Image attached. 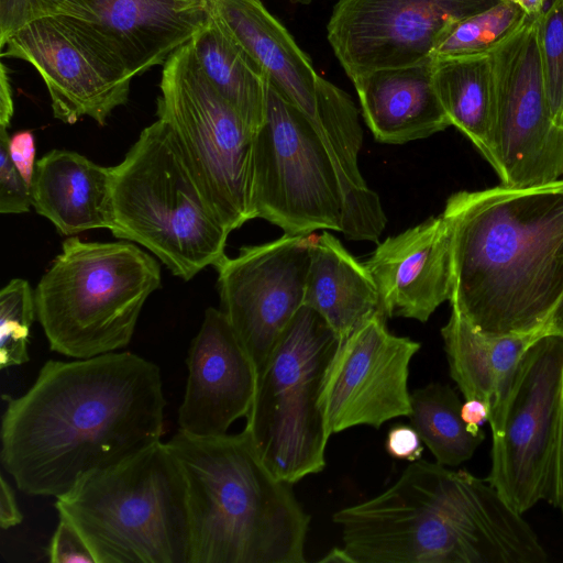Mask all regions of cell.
<instances>
[{"instance_id": "obj_40", "label": "cell", "mask_w": 563, "mask_h": 563, "mask_svg": "<svg viewBox=\"0 0 563 563\" xmlns=\"http://www.w3.org/2000/svg\"><path fill=\"white\" fill-rule=\"evenodd\" d=\"M529 19L539 18L545 10L549 0H512Z\"/></svg>"}, {"instance_id": "obj_27", "label": "cell", "mask_w": 563, "mask_h": 563, "mask_svg": "<svg viewBox=\"0 0 563 563\" xmlns=\"http://www.w3.org/2000/svg\"><path fill=\"white\" fill-rule=\"evenodd\" d=\"M411 426L437 463L457 466L470 460L485 439L463 421L462 402L445 384L431 383L410 393Z\"/></svg>"}, {"instance_id": "obj_6", "label": "cell", "mask_w": 563, "mask_h": 563, "mask_svg": "<svg viewBox=\"0 0 563 563\" xmlns=\"http://www.w3.org/2000/svg\"><path fill=\"white\" fill-rule=\"evenodd\" d=\"M114 238L136 242L189 280L224 255L230 232L192 175L170 126H146L111 167Z\"/></svg>"}, {"instance_id": "obj_7", "label": "cell", "mask_w": 563, "mask_h": 563, "mask_svg": "<svg viewBox=\"0 0 563 563\" xmlns=\"http://www.w3.org/2000/svg\"><path fill=\"white\" fill-rule=\"evenodd\" d=\"M161 279L157 261L133 243L67 238L34 289L49 349L70 358L122 350Z\"/></svg>"}, {"instance_id": "obj_26", "label": "cell", "mask_w": 563, "mask_h": 563, "mask_svg": "<svg viewBox=\"0 0 563 563\" xmlns=\"http://www.w3.org/2000/svg\"><path fill=\"white\" fill-rule=\"evenodd\" d=\"M190 43L208 81L255 132L266 112L268 81L262 69L214 14Z\"/></svg>"}, {"instance_id": "obj_42", "label": "cell", "mask_w": 563, "mask_h": 563, "mask_svg": "<svg viewBox=\"0 0 563 563\" xmlns=\"http://www.w3.org/2000/svg\"><path fill=\"white\" fill-rule=\"evenodd\" d=\"M322 563H355L354 559L344 547L331 549L323 558L319 560Z\"/></svg>"}, {"instance_id": "obj_15", "label": "cell", "mask_w": 563, "mask_h": 563, "mask_svg": "<svg viewBox=\"0 0 563 563\" xmlns=\"http://www.w3.org/2000/svg\"><path fill=\"white\" fill-rule=\"evenodd\" d=\"M501 0H339L327 25L335 57L352 80L358 75L431 58L452 22Z\"/></svg>"}, {"instance_id": "obj_36", "label": "cell", "mask_w": 563, "mask_h": 563, "mask_svg": "<svg viewBox=\"0 0 563 563\" xmlns=\"http://www.w3.org/2000/svg\"><path fill=\"white\" fill-rule=\"evenodd\" d=\"M23 516L19 509L14 493L5 478L0 481V527L3 530L20 525Z\"/></svg>"}, {"instance_id": "obj_24", "label": "cell", "mask_w": 563, "mask_h": 563, "mask_svg": "<svg viewBox=\"0 0 563 563\" xmlns=\"http://www.w3.org/2000/svg\"><path fill=\"white\" fill-rule=\"evenodd\" d=\"M303 306L318 312L340 340L379 309L374 279L331 233L312 234Z\"/></svg>"}, {"instance_id": "obj_35", "label": "cell", "mask_w": 563, "mask_h": 563, "mask_svg": "<svg viewBox=\"0 0 563 563\" xmlns=\"http://www.w3.org/2000/svg\"><path fill=\"white\" fill-rule=\"evenodd\" d=\"M9 153L12 162L19 169L27 185L32 184L35 169V136L29 130L14 133L9 137Z\"/></svg>"}, {"instance_id": "obj_37", "label": "cell", "mask_w": 563, "mask_h": 563, "mask_svg": "<svg viewBox=\"0 0 563 563\" xmlns=\"http://www.w3.org/2000/svg\"><path fill=\"white\" fill-rule=\"evenodd\" d=\"M461 416L468 429L474 432L482 431L481 426L488 422L489 410L487 405L479 399H465L462 404Z\"/></svg>"}, {"instance_id": "obj_23", "label": "cell", "mask_w": 563, "mask_h": 563, "mask_svg": "<svg viewBox=\"0 0 563 563\" xmlns=\"http://www.w3.org/2000/svg\"><path fill=\"white\" fill-rule=\"evenodd\" d=\"M111 167L67 150H52L36 161L31 184L35 211L63 235L112 228Z\"/></svg>"}, {"instance_id": "obj_39", "label": "cell", "mask_w": 563, "mask_h": 563, "mask_svg": "<svg viewBox=\"0 0 563 563\" xmlns=\"http://www.w3.org/2000/svg\"><path fill=\"white\" fill-rule=\"evenodd\" d=\"M555 507L563 512V406L561 415L559 452H558V483H556V503Z\"/></svg>"}, {"instance_id": "obj_32", "label": "cell", "mask_w": 563, "mask_h": 563, "mask_svg": "<svg viewBox=\"0 0 563 563\" xmlns=\"http://www.w3.org/2000/svg\"><path fill=\"white\" fill-rule=\"evenodd\" d=\"M9 137L8 129L0 128V212L25 213L32 207L31 187L11 159Z\"/></svg>"}, {"instance_id": "obj_16", "label": "cell", "mask_w": 563, "mask_h": 563, "mask_svg": "<svg viewBox=\"0 0 563 563\" xmlns=\"http://www.w3.org/2000/svg\"><path fill=\"white\" fill-rule=\"evenodd\" d=\"M386 319L378 310L339 342L321 394L330 435L410 416L409 365L421 344L390 333Z\"/></svg>"}, {"instance_id": "obj_21", "label": "cell", "mask_w": 563, "mask_h": 563, "mask_svg": "<svg viewBox=\"0 0 563 563\" xmlns=\"http://www.w3.org/2000/svg\"><path fill=\"white\" fill-rule=\"evenodd\" d=\"M213 14L258 65L268 84L311 120L316 114L319 75L262 0H213Z\"/></svg>"}, {"instance_id": "obj_41", "label": "cell", "mask_w": 563, "mask_h": 563, "mask_svg": "<svg viewBox=\"0 0 563 563\" xmlns=\"http://www.w3.org/2000/svg\"><path fill=\"white\" fill-rule=\"evenodd\" d=\"M547 334H556L563 336V299L552 312L547 325Z\"/></svg>"}, {"instance_id": "obj_44", "label": "cell", "mask_w": 563, "mask_h": 563, "mask_svg": "<svg viewBox=\"0 0 563 563\" xmlns=\"http://www.w3.org/2000/svg\"><path fill=\"white\" fill-rule=\"evenodd\" d=\"M292 3H299V4H309L313 0H290Z\"/></svg>"}, {"instance_id": "obj_5", "label": "cell", "mask_w": 563, "mask_h": 563, "mask_svg": "<svg viewBox=\"0 0 563 563\" xmlns=\"http://www.w3.org/2000/svg\"><path fill=\"white\" fill-rule=\"evenodd\" d=\"M55 508L96 563H189L187 483L167 443L82 475Z\"/></svg>"}, {"instance_id": "obj_8", "label": "cell", "mask_w": 563, "mask_h": 563, "mask_svg": "<svg viewBox=\"0 0 563 563\" xmlns=\"http://www.w3.org/2000/svg\"><path fill=\"white\" fill-rule=\"evenodd\" d=\"M340 339L302 306L257 375L244 430L279 479L295 484L323 471L329 438L321 394Z\"/></svg>"}, {"instance_id": "obj_31", "label": "cell", "mask_w": 563, "mask_h": 563, "mask_svg": "<svg viewBox=\"0 0 563 563\" xmlns=\"http://www.w3.org/2000/svg\"><path fill=\"white\" fill-rule=\"evenodd\" d=\"M76 0H0V46L30 23L51 16L74 15Z\"/></svg>"}, {"instance_id": "obj_11", "label": "cell", "mask_w": 563, "mask_h": 563, "mask_svg": "<svg viewBox=\"0 0 563 563\" xmlns=\"http://www.w3.org/2000/svg\"><path fill=\"white\" fill-rule=\"evenodd\" d=\"M563 406V336L544 334L522 356L486 481L519 514L555 507Z\"/></svg>"}, {"instance_id": "obj_43", "label": "cell", "mask_w": 563, "mask_h": 563, "mask_svg": "<svg viewBox=\"0 0 563 563\" xmlns=\"http://www.w3.org/2000/svg\"><path fill=\"white\" fill-rule=\"evenodd\" d=\"M558 256H559V261H560V264L563 268V241L560 245V249H559V252H558Z\"/></svg>"}, {"instance_id": "obj_30", "label": "cell", "mask_w": 563, "mask_h": 563, "mask_svg": "<svg viewBox=\"0 0 563 563\" xmlns=\"http://www.w3.org/2000/svg\"><path fill=\"white\" fill-rule=\"evenodd\" d=\"M537 31L550 115L563 130V0H549L537 18Z\"/></svg>"}, {"instance_id": "obj_34", "label": "cell", "mask_w": 563, "mask_h": 563, "mask_svg": "<svg viewBox=\"0 0 563 563\" xmlns=\"http://www.w3.org/2000/svg\"><path fill=\"white\" fill-rule=\"evenodd\" d=\"M386 451L395 459L415 462L423 452L422 441L412 426L397 424L390 428L386 439Z\"/></svg>"}, {"instance_id": "obj_13", "label": "cell", "mask_w": 563, "mask_h": 563, "mask_svg": "<svg viewBox=\"0 0 563 563\" xmlns=\"http://www.w3.org/2000/svg\"><path fill=\"white\" fill-rule=\"evenodd\" d=\"M496 88L493 168L506 186L563 178V130L552 121L538 46L537 19L490 52Z\"/></svg>"}, {"instance_id": "obj_2", "label": "cell", "mask_w": 563, "mask_h": 563, "mask_svg": "<svg viewBox=\"0 0 563 563\" xmlns=\"http://www.w3.org/2000/svg\"><path fill=\"white\" fill-rule=\"evenodd\" d=\"M442 216L452 236V309L488 335L545 331L563 299V178L459 191Z\"/></svg>"}, {"instance_id": "obj_28", "label": "cell", "mask_w": 563, "mask_h": 563, "mask_svg": "<svg viewBox=\"0 0 563 563\" xmlns=\"http://www.w3.org/2000/svg\"><path fill=\"white\" fill-rule=\"evenodd\" d=\"M528 19L512 0H501L486 10L450 23L439 35L431 58L490 54Z\"/></svg>"}, {"instance_id": "obj_17", "label": "cell", "mask_w": 563, "mask_h": 563, "mask_svg": "<svg viewBox=\"0 0 563 563\" xmlns=\"http://www.w3.org/2000/svg\"><path fill=\"white\" fill-rule=\"evenodd\" d=\"M186 364L179 430L196 437L228 433L231 424L251 409L257 373L221 309L206 310Z\"/></svg>"}, {"instance_id": "obj_14", "label": "cell", "mask_w": 563, "mask_h": 563, "mask_svg": "<svg viewBox=\"0 0 563 563\" xmlns=\"http://www.w3.org/2000/svg\"><path fill=\"white\" fill-rule=\"evenodd\" d=\"M312 233L240 249L216 265L221 310L257 375L280 334L303 306Z\"/></svg>"}, {"instance_id": "obj_10", "label": "cell", "mask_w": 563, "mask_h": 563, "mask_svg": "<svg viewBox=\"0 0 563 563\" xmlns=\"http://www.w3.org/2000/svg\"><path fill=\"white\" fill-rule=\"evenodd\" d=\"M252 209L287 235L343 233L346 198L336 166L307 117L267 85L266 112L254 132Z\"/></svg>"}, {"instance_id": "obj_22", "label": "cell", "mask_w": 563, "mask_h": 563, "mask_svg": "<svg viewBox=\"0 0 563 563\" xmlns=\"http://www.w3.org/2000/svg\"><path fill=\"white\" fill-rule=\"evenodd\" d=\"M544 334L545 331L488 335L453 309L441 329L450 375L465 399H479L487 405L493 437L501 432L508 396L522 356Z\"/></svg>"}, {"instance_id": "obj_4", "label": "cell", "mask_w": 563, "mask_h": 563, "mask_svg": "<svg viewBox=\"0 0 563 563\" xmlns=\"http://www.w3.org/2000/svg\"><path fill=\"white\" fill-rule=\"evenodd\" d=\"M184 472L189 563H303L310 516L257 453L249 433L166 442Z\"/></svg>"}, {"instance_id": "obj_9", "label": "cell", "mask_w": 563, "mask_h": 563, "mask_svg": "<svg viewBox=\"0 0 563 563\" xmlns=\"http://www.w3.org/2000/svg\"><path fill=\"white\" fill-rule=\"evenodd\" d=\"M157 118L178 146L211 208L231 233L254 219V132L216 91L187 43L163 65Z\"/></svg>"}, {"instance_id": "obj_1", "label": "cell", "mask_w": 563, "mask_h": 563, "mask_svg": "<svg viewBox=\"0 0 563 563\" xmlns=\"http://www.w3.org/2000/svg\"><path fill=\"white\" fill-rule=\"evenodd\" d=\"M3 398L1 464L30 496L58 497L164 433L161 369L131 352L49 360L26 393Z\"/></svg>"}, {"instance_id": "obj_33", "label": "cell", "mask_w": 563, "mask_h": 563, "mask_svg": "<svg viewBox=\"0 0 563 563\" xmlns=\"http://www.w3.org/2000/svg\"><path fill=\"white\" fill-rule=\"evenodd\" d=\"M48 560L52 563H96L79 531L60 517L48 547Z\"/></svg>"}, {"instance_id": "obj_20", "label": "cell", "mask_w": 563, "mask_h": 563, "mask_svg": "<svg viewBox=\"0 0 563 563\" xmlns=\"http://www.w3.org/2000/svg\"><path fill=\"white\" fill-rule=\"evenodd\" d=\"M352 82L375 140L405 144L451 125L433 84V59L356 76Z\"/></svg>"}, {"instance_id": "obj_12", "label": "cell", "mask_w": 563, "mask_h": 563, "mask_svg": "<svg viewBox=\"0 0 563 563\" xmlns=\"http://www.w3.org/2000/svg\"><path fill=\"white\" fill-rule=\"evenodd\" d=\"M2 57L31 64L44 80L55 119L89 117L103 126L128 102L133 74L101 34L68 15L34 21L12 35Z\"/></svg>"}, {"instance_id": "obj_18", "label": "cell", "mask_w": 563, "mask_h": 563, "mask_svg": "<svg viewBox=\"0 0 563 563\" xmlns=\"http://www.w3.org/2000/svg\"><path fill=\"white\" fill-rule=\"evenodd\" d=\"M386 318L427 322L452 292V236L443 216L431 217L377 245L364 262Z\"/></svg>"}, {"instance_id": "obj_25", "label": "cell", "mask_w": 563, "mask_h": 563, "mask_svg": "<svg viewBox=\"0 0 563 563\" xmlns=\"http://www.w3.org/2000/svg\"><path fill=\"white\" fill-rule=\"evenodd\" d=\"M433 84L451 125L493 165L496 88L490 54L433 59Z\"/></svg>"}, {"instance_id": "obj_38", "label": "cell", "mask_w": 563, "mask_h": 563, "mask_svg": "<svg viewBox=\"0 0 563 563\" xmlns=\"http://www.w3.org/2000/svg\"><path fill=\"white\" fill-rule=\"evenodd\" d=\"M0 128L8 129L13 115V100L5 66H1Z\"/></svg>"}, {"instance_id": "obj_3", "label": "cell", "mask_w": 563, "mask_h": 563, "mask_svg": "<svg viewBox=\"0 0 563 563\" xmlns=\"http://www.w3.org/2000/svg\"><path fill=\"white\" fill-rule=\"evenodd\" d=\"M355 563H544L530 525L483 478L412 462L377 496L338 510Z\"/></svg>"}, {"instance_id": "obj_19", "label": "cell", "mask_w": 563, "mask_h": 563, "mask_svg": "<svg viewBox=\"0 0 563 563\" xmlns=\"http://www.w3.org/2000/svg\"><path fill=\"white\" fill-rule=\"evenodd\" d=\"M213 14V0H76L75 18L97 30L133 76L191 42Z\"/></svg>"}, {"instance_id": "obj_29", "label": "cell", "mask_w": 563, "mask_h": 563, "mask_svg": "<svg viewBox=\"0 0 563 563\" xmlns=\"http://www.w3.org/2000/svg\"><path fill=\"white\" fill-rule=\"evenodd\" d=\"M36 317L34 290L27 280L11 279L0 291V368L29 362V338Z\"/></svg>"}]
</instances>
